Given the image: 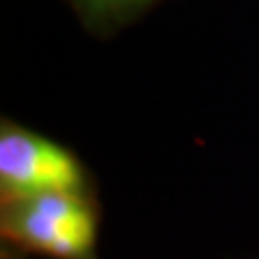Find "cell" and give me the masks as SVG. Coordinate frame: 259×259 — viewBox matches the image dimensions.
I'll return each mask as SVG.
<instances>
[{"instance_id":"obj_1","label":"cell","mask_w":259,"mask_h":259,"mask_svg":"<svg viewBox=\"0 0 259 259\" xmlns=\"http://www.w3.org/2000/svg\"><path fill=\"white\" fill-rule=\"evenodd\" d=\"M3 236L54 259H93L95 214L84 192H44L3 201Z\"/></svg>"},{"instance_id":"obj_2","label":"cell","mask_w":259,"mask_h":259,"mask_svg":"<svg viewBox=\"0 0 259 259\" xmlns=\"http://www.w3.org/2000/svg\"><path fill=\"white\" fill-rule=\"evenodd\" d=\"M0 192L3 201L44 192H84V168L63 145L3 121Z\"/></svg>"},{"instance_id":"obj_3","label":"cell","mask_w":259,"mask_h":259,"mask_svg":"<svg viewBox=\"0 0 259 259\" xmlns=\"http://www.w3.org/2000/svg\"><path fill=\"white\" fill-rule=\"evenodd\" d=\"M74 9L95 32H112L139 18L160 0H69Z\"/></svg>"}]
</instances>
